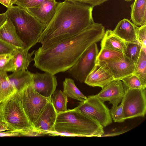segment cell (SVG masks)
Masks as SVG:
<instances>
[{"instance_id":"cell-1","label":"cell","mask_w":146,"mask_h":146,"mask_svg":"<svg viewBox=\"0 0 146 146\" xmlns=\"http://www.w3.org/2000/svg\"><path fill=\"white\" fill-rule=\"evenodd\" d=\"M105 32L102 25L94 22L78 34L44 49L35 50L34 66L55 75L68 71L90 46L101 40Z\"/></svg>"},{"instance_id":"cell-2","label":"cell","mask_w":146,"mask_h":146,"mask_svg":"<svg viewBox=\"0 0 146 146\" xmlns=\"http://www.w3.org/2000/svg\"><path fill=\"white\" fill-rule=\"evenodd\" d=\"M94 7L65 0L58 2L55 14L40 35L39 47L46 48L81 32L93 23Z\"/></svg>"},{"instance_id":"cell-3","label":"cell","mask_w":146,"mask_h":146,"mask_svg":"<svg viewBox=\"0 0 146 146\" xmlns=\"http://www.w3.org/2000/svg\"><path fill=\"white\" fill-rule=\"evenodd\" d=\"M103 126L96 120L75 108L58 114L54 125L55 134L86 137H102Z\"/></svg>"},{"instance_id":"cell-4","label":"cell","mask_w":146,"mask_h":146,"mask_svg":"<svg viewBox=\"0 0 146 146\" xmlns=\"http://www.w3.org/2000/svg\"><path fill=\"white\" fill-rule=\"evenodd\" d=\"M15 27L18 36L28 50L38 42L45 29L43 25L26 9L13 5L5 13Z\"/></svg>"},{"instance_id":"cell-5","label":"cell","mask_w":146,"mask_h":146,"mask_svg":"<svg viewBox=\"0 0 146 146\" xmlns=\"http://www.w3.org/2000/svg\"><path fill=\"white\" fill-rule=\"evenodd\" d=\"M0 120L11 130L21 136H36L40 134L34 129L26 115L17 92L0 104Z\"/></svg>"},{"instance_id":"cell-6","label":"cell","mask_w":146,"mask_h":146,"mask_svg":"<svg viewBox=\"0 0 146 146\" xmlns=\"http://www.w3.org/2000/svg\"><path fill=\"white\" fill-rule=\"evenodd\" d=\"M17 92L23 109L33 126L51 98H46L39 94L31 84Z\"/></svg>"},{"instance_id":"cell-7","label":"cell","mask_w":146,"mask_h":146,"mask_svg":"<svg viewBox=\"0 0 146 146\" xmlns=\"http://www.w3.org/2000/svg\"><path fill=\"white\" fill-rule=\"evenodd\" d=\"M123 86L125 93L121 103L125 120L144 117L146 113V88L131 89Z\"/></svg>"},{"instance_id":"cell-8","label":"cell","mask_w":146,"mask_h":146,"mask_svg":"<svg viewBox=\"0 0 146 146\" xmlns=\"http://www.w3.org/2000/svg\"><path fill=\"white\" fill-rule=\"evenodd\" d=\"M75 108L82 113L98 121L103 127L111 124L112 119L110 110L95 95L88 96Z\"/></svg>"},{"instance_id":"cell-9","label":"cell","mask_w":146,"mask_h":146,"mask_svg":"<svg viewBox=\"0 0 146 146\" xmlns=\"http://www.w3.org/2000/svg\"><path fill=\"white\" fill-rule=\"evenodd\" d=\"M98 52L97 43H95L85 51L75 64L67 72L77 81L84 82L96 64Z\"/></svg>"},{"instance_id":"cell-10","label":"cell","mask_w":146,"mask_h":146,"mask_svg":"<svg viewBox=\"0 0 146 146\" xmlns=\"http://www.w3.org/2000/svg\"><path fill=\"white\" fill-rule=\"evenodd\" d=\"M31 84L37 92L47 98H51L57 85L55 75L47 72L33 73Z\"/></svg>"},{"instance_id":"cell-11","label":"cell","mask_w":146,"mask_h":146,"mask_svg":"<svg viewBox=\"0 0 146 146\" xmlns=\"http://www.w3.org/2000/svg\"><path fill=\"white\" fill-rule=\"evenodd\" d=\"M57 114L51 99L33 124L34 128L40 134H55L54 125Z\"/></svg>"},{"instance_id":"cell-12","label":"cell","mask_w":146,"mask_h":146,"mask_svg":"<svg viewBox=\"0 0 146 146\" xmlns=\"http://www.w3.org/2000/svg\"><path fill=\"white\" fill-rule=\"evenodd\" d=\"M108 70L113 75L114 80L121 79L133 74L135 63L127 57L124 54L120 59L107 62L98 63Z\"/></svg>"},{"instance_id":"cell-13","label":"cell","mask_w":146,"mask_h":146,"mask_svg":"<svg viewBox=\"0 0 146 146\" xmlns=\"http://www.w3.org/2000/svg\"><path fill=\"white\" fill-rule=\"evenodd\" d=\"M121 80H114L102 88L95 96L103 102L109 101L112 106H117L124 96L125 90Z\"/></svg>"},{"instance_id":"cell-14","label":"cell","mask_w":146,"mask_h":146,"mask_svg":"<svg viewBox=\"0 0 146 146\" xmlns=\"http://www.w3.org/2000/svg\"><path fill=\"white\" fill-rule=\"evenodd\" d=\"M58 3L56 0H45L36 6L26 9L45 28L54 16Z\"/></svg>"},{"instance_id":"cell-15","label":"cell","mask_w":146,"mask_h":146,"mask_svg":"<svg viewBox=\"0 0 146 146\" xmlns=\"http://www.w3.org/2000/svg\"><path fill=\"white\" fill-rule=\"evenodd\" d=\"M114 80L113 76L108 70L101 64L96 63L84 82L89 86L102 88Z\"/></svg>"},{"instance_id":"cell-16","label":"cell","mask_w":146,"mask_h":146,"mask_svg":"<svg viewBox=\"0 0 146 146\" xmlns=\"http://www.w3.org/2000/svg\"><path fill=\"white\" fill-rule=\"evenodd\" d=\"M138 27L129 20L125 18L118 23L112 31L126 42L138 41L136 36Z\"/></svg>"},{"instance_id":"cell-17","label":"cell","mask_w":146,"mask_h":146,"mask_svg":"<svg viewBox=\"0 0 146 146\" xmlns=\"http://www.w3.org/2000/svg\"><path fill=\"white\" fill-rule=\"evenodd\" d=\"M0 38L17 47H25V44L17 35L14 26L8 19L0 27Z\"/></svg>"},{"instance_id":"cell-18","label":"cell","mask_w":146,"mask_h":146,"mask_svg":"<svg viewBox=\"0 0 146 146\" xmlns=\"http://www.w3.org/2000/svg\"><path fill=\"white\" fill-rule=\"evenodd\" d=\"M25 48H18L11 53L15 66L14 72L28 70L30 63L33 60L32 56L35 50L30 53Z\"/></svg>"},{"instance_id":"cell-19","label":"cell","mask_w":146,"mask_h":146,"mask_svg":"<svg viewBox=\"0 0 146 146\" xmlns=\"http://www.w3.org/2000/svg\"><path fill=\"white\" fill-rule=\"evenodd\" d=\"M126 42L115 35L112 30L108 29L105 31L101 40V48H109L123 53Z\"/></svg>"},{"instance_id":"cell-20","label":"cell","mask_w":146,"mask_h":146,"mask_svg":"<svg viewBox=\"0 0 146 146\" xmlns=\"http://www.w3.org/2000/svg\"><path fill=\"white\" fill-rule=\"evenodd\" d=\"M33 73L28 70L14 72L8 76L9 81L17 92H19L32 82Z\"/></svg>"},{"instance_id":"cell-21","label":"cell","mask_w":146,"mask_h":146,"mask_svg":"<svg viewBox=\"0 0 146 146\" xmlns=\"http://www.w3.org/2000/svg\"><path fill=\"white\" fill-rule=\"evenodd\" d=\"M131 20L137 26L146 24V0H135L130 5Z\"/></svg>"},{"instance_id":"cell-22","label":"cell","mask_w":146,"mask_h":146,"mask_svg":"<svg viewBox=\"0 0 146 146\" xmlns=\"http://www.w3.org/2000/svg\"><path fill=\"white\" fill-rule=\"evenodd\" d=\"M63 92L67 97L83 102L87 97L79 90L76 86L74 80L66 78L63 82Z\"/></svg>"},{"instance_id":"cell-23","label":"cell","mask_w":146,"mask_h":146,"mask_svg":"<svg viewBox=\"0 0 146 146\" xmlns=\"http://www.w3.org/2000/svg\"><path fill=\"white\" fill-rule=\"evenodd\" d=\"M51 101L57 114L68 110L67 96L61 90L55 91L51 97Z\"/></svg>"},{"instance_id":"cell-24","label":"cell","mask_w":146,"mask_h":146,"mask_svg":"<svg viewBox=\"0 0 146 146\" xmlns=\"http://www.w3.org/2000/svg\"><path fill=\"white\" fill-rule=\"evenodd\" d=\"M123 53L109 48H101L96 59V63L114 61L121 58Z\"/></svg>"},{"instance_id":"cell-25","label":"cell","mask_w":146,"mask_h":146,"mask_svg":"<svg viewBox=\"0 0 146 146\" xmlns=\"http://www.w3.org/2000/svg\"><path fill=\"white\" fill-rule=\"evenodd\" d=\"M133 74L138 76L146 86V53L141 49Z\"/></svg>"},{"instance_id":"cell-26","label":"cell","mask_w":146,"mask_h":146,"mask_svg":"<svg viewBox=\"0 0 146 146\" xmlns=\"http://www.w3.org/2000/svg\"><path fill=\"white\" fill-rule=\"evenodd\" d=\"M142 47L138 41L127 42L123 54L135 63L139 56Z\"/></svg>"},{"instance_id":"cell-27","label":"cell","mask_w":146,"mask_h":146,"mask_svg":"<svg viewBox=\"0 0 146 146\" xmlns=\"http://www.w3.org/2000/svg\"><path fill=\"white\" fill-rule=\"evenodd\" d=\"M16 92L7 76L0 82V103L4 101Z\"/></svg>"},{"instance_id":"cell-28","label":"cell","mask_w":146,"mask_h":146,"mask_svg":"<svg viewBox=\"0 0 146 146\" xmlns=\"http://www.w3.org/2000/svg\"><path fill=\"white\" fill-rule=\"evenodd\" d=\"M121 81L123 85L130 89H145L146 88L140 78L133 74L123 78Z\"/></svg>"},{"instance_id":"cell-29","label":"cell","mask_w":146,"mask_h":146,"mask_svg":"<svg viewBox=\"0 0 146 146\" xmlns=\"http://www.w3.org/2000/svg\"><path fill=\"white\" fill-rule=\"evenodd\" d=\"M15 66L11 53L7 54L0 59V71L14 72Z\"/></svg>"},{"instance_id":"cell-30","label":"cell","mask_w":146,"mask_h":146,"mask_svg":"<svg viewBox=\"0 0 146 146\" xmlns=\"http://www.w3.org/2000/svg\"><path fill=\"white\" fill-rule=\"evenodd\" d=\"M110 113L112 119L115 122L121 123L124 121V118L122 104L119 106H112L110 110Z\"/></svg>"},{"instance_id":"cell-31","label":"cell","mask_w":146,"mask_h":146,"mask_svg":"<svg viewBox=\"0 0 146 146\" xmlns=\"http://www.w3.org/2000/svg\"><path fill=\"white\" fill-rule=\"evenodd\" d=\"M45 0H17L15 3L19 6L25 9L34 7L42 3Z\"/></svg>"},{"instance_id":"cell-32","label":"cell","mask_w":146,"mask_h":146,"mask_svg":"<svg viewBox=\"0 0 146 146\" xmlns=\"http://www.w3.org/2000/svg\"><path fill=\"white\" fill-rule=\"evenodd\" d=\"M136 36L138 41L142 46L146 47V24L138 27Z\"/></svg>"},{"instance_id":"cell-33","label":"cell","mask_w":146,"mask_h":146,"mask_svg":"<svg viewBox=\"0 0 146 146\" xmlns=\"http://www.w3.org/2000/svg\"><path fill=\"white\" fill-rule=\"evenodd\" d=\"M17 48L0 38V55L11 54Z\"/></svg>"},{"instance_id":"cell-34","label":"cell","mask_w":146,"mask_h":146,"mask_svg":"<svg viewBox=\"0 0 146 146\" xmlns=\"http://www.w3.org/2000/svg\"><path fill=\"white\" fill-rule=\"evenodd\" d=\"M84 3L91 5L94 7L101 5L108 0H66Z\"/></svg>"},{"instance_id":"cell-35","label":"cell","mask_w":146,"mask_h":146,"mask_svg":"<svg viewBox=\"0 0 146 146\" xmlns=\"http://www.w3.org/2000/svg\"><path fill=\"white\" fill-rule=\"evenodd\" d=\"M20 136H21L20 133L13 131L8 130L5 132H0V137Z\"/></svg>"},{"instance_id":"cell-36","label":"cell","mask_w":146,"mask_h":146,"mask_svg":"<svg viewBox=\"0 0 146 146\" xmlns=\"http://www.w3.org/2000/svg\"><path fill=\"white\" fill-rule=\"evenodd\" d=\"M128 130H125L122 131H119L110 133L108 134H104L102 137H108V136H113L118 135H119L123 134L126 132Z\"/></svg>"},{"instance_id":"cell-37","label":"cell","mask_w":146,"mask_h":146,"mask_svg":"<svg viewBox=\"0 0 146 146\" xmlns=\"http://www.w3.org/2000/svg\"><path fill=\"white\" fill-rule=\"evenodd\" d=\"M7 19L5 13L0 14V27L5 22Z\"/></svg>"},{"instance_id":"cell-38","label":"cell","mask_w":146,"mask_h":146,"mask_svg":"<svg viewBox=\"0 0 146 146\" xmlns=\"http://www.w3.org/2000/svg\"><path fill=\"white\" fill-rule=\"evenodd\" d=\"M7 130H11L4 123L0 120V132Z\"/></svg>"},{"instance_id":"cell-39","label":"cell","mask_w":146,"mask_h":146,"mask_svg":"<svg viewBox=\"0 0 146 146\" xmlns=\"http://www.w3.org/2000/svg\"><path fill=\"white\" fill-rule=\"evenodd\" d=\"M11 0H0V3L7 8L9 7Z\"/></svg>"},{"instance_id":"cell-40","label":"cell","mask_w":146,"mask_h":146,"mask_svg":"<svg viewBox=\"0 0 146 146\" xmlns=\"http://www.w3.org/2000/svg\"><path fill=\"white\" fill-rule=\"evenodd\" d=\"M8 76L7 72L0 71V82Z\"/></svg>"},{"instance_id":"cell-41","label":"cell","mask_w":146,"mask_h":146,"mask_svg":"<svg viewBox=\"0 0 146 146\" xmlns=\"http://www.w3.org/2000/svg\"><path fill=\"white\" fill-rule=\"evenodd\" d=\"M17 0H11L10 4V7L13 5V4H15V2Z\"/></svg>"},{"instance_id":"cell-42","label":"cell","mask_w":146,"mask_h":146,"mask_svg":"<svg viewBox=\"0 0 146 146\" xmlns=\"http://www.w3.org/2000/svg\"><path fill=\"white\" fill-rule=\"evenodd\" d=\"M6 54H6L0 55V59H1V58H2L3 57H4Z\"/></svg>"},{"instance_id":"cell-43","label":"cell","mask_w":146,"mask_h":146,"mask_svg":"<svg viewBox=\"0 0 146 146\" xmlns=\"http://www.w3.org/2000/svg\"><path fill=\"white\" fill-rule=\"evenodd\" d=\"M124 0V1H127V2H129V1H131L132 0Z\"/></svg>"},{"instance_id":"cell-44","label":"cell","mask_w":146,"mask_h":146,"mask_svg":"<svg viewBox=\"0 0 146 146\" xmlns=\"http://www.w3.org/2000/svg\"></svg>"}]
</instances>
